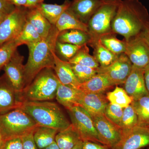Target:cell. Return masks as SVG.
Segmentation results:
<instances>
[{
  "label": "cell",
  "instance_id": "1",
  "mask_svg": "<svg viewBox=\"0 0 149 149\" xmlns=\"http://www.w3.org/2000/svg\"><path fill=\"white\" fill-rule=\"evenodd\" d=\"M149 22L148 11L139 0H121L112 22V30L128 41L139 36Z\"/></svg>",
  "mask_w": 149,
  "mask_h": 149
},
{
  "label": "cell",
  "instance_id": "2",
  "mask_svg": "<svg viewBox=\"0 0 149 149\" xmlns=\"http://www.w3.org/2000/svg\"><path fill=\"white\" fill-rule=\"evenodd\" d=\"M59 32L55 26L53 25L46 38L27 46L29 57L27 63L24 65L25 87L30 84L36 75L43 69L46 68L54 69L56 43Z\"/></svg>",
  "mask_w": 149,
  "mask_h": 149
},
{
  "label": "cell",
  "instance_id": "3",
  "mask_svg": "<svg viewBox=\"0 0 149 149\" xmlns=\"http://www.w3.org/2000/svg\"><path fill=\"white\" fill-rule=\"evenodd\" d=\"M29 115L38 126L61 131L71 125L57 104L48 101H24L19 107Z\"/></svg>",
  "mask_w": 149,
  "mask_h": 149
},
{
  "label": "cell",
  "instance_id": "4",
  "mask_svg": "<svg viewBox=\"0 0 149 149\" xmlns=\"http://www.w3.org/2000/svg\"><path fill=\"white\" fill-rule=\"evenodd\" d=\"M59 82L53 68L43 69L19 94L22 102L52 100L56 98Z\"/></svg>",
  "mask_w": 149,
  "mask_h": 149
},
{
  "label": "cell",
  "instance_id": "5",
  "mask_svg": "<svg viewBox=\"0 0 149 149\" xmlns=\"http://www.w3.org/2000/svg\"><path fill=\"white\" fill-rule=\"evenodd\" d=\"M38 125L20 108L0 115V134L4 141L21 138L33 132Z\"/></svg>",
  "mask_w": 149,
  "mask_h": 149
},
{
  "label": "cell",
  "instance_id": "6",
  "mask_svg": "<svg viewBox=\"0 0 149 149\" xmlns=\"http://www.w3.org/2000/svg\"><path fill=\"white\" fill-rule=\"evenodd\" d=\"M121 0H103L102 3L90 19L88 23L91 40H98L108 34H114L111 24Z\"/></svg>",
  "mask_w": 149,
  "mask_h": 149
},
{
  "label": "cell",
  "instance_id": "7",
  "mask_svg": "<svg viewBox=\"0 0 149 149\" xmlns=\"http://www.w3.org/2000/svg\"><path fill=\"white\" fill-rule=\"evenodd\" d=\"M71 124L80 135L83 141L102 144L91 115L82 107L76 106L67 110Z\"/></svg>",
  "mask_w": 149,
  "mask_h": 149
},
{
  "label": "cell",
  "instance_id": "8",
  "mask_svg": "<svg viewBox=\"0 0 149 149\" xmlns=\"http://www.w3.org/2000/svg\"><path fill=\"white\" fill-rule=\"evenodd\" d=\"M27 9L24 7H15L4 19L0 25V46L19 35L26 22Z\"/></svg>",
  "mask_w": 149,
  "mask_h": 149
},
{
  "label": "cell",
  "instance_id": "9",
  "mask_svg": "<svg viewBox=\"0 0 149 149\" xmlns=\"http://www.w3.org/2000/svg\"><path fill=\"white\" fill-rule=\"evenodd\" d=\"M133 64L124 53L120 54L109 65L99 67L97 73L104 74L114 86L124 84L132 70Z\"/></svg>",
  "mask_w": 149,
  "mask_h": 149
},
{
  "label": "cell",
  "instance_id": "10",
  "mask_svg": "<svg viewBox=\"0 0 149 149\" xmlns=\"http://www.w3.org/2000/svg\"><path fill=\"white\" fill-rule=\"evenodd\" d=\"M149 146V127L137 125L122 131L121 139L111 149H142Z\"/></svg>",
  "mask_w": 149,
  "mask_h": 149
},
{
  "label": "cell",
  "instance_id": "11",
  "mask_svg": "<svg viewBox=\"0 0 149 149\" xmlns=\"http://www.w3.org/2000/svg\"><path fill=\"white\" fill-rule=\"evenodd\" d=\"M93 119L102 144L111 149L120 141L121 130L104 115L94 116Z\"/></svg>",
  "mask_w": 149,
  "mask_h": 149
},
{
  "label": "cell",
  "instance_id": "12",
  "mask_svg": "<svg viewBox=\"0 0 149 149\" xmlns=\"http://www.w3.org/2000/svg\"><path fill=\"white\" fill-rule=\"evenodd\" d=\"M24 60V56L17 50L3 69L4 74L19 94L22 93L26 85L24 65L23 63Z\"/></svg>",
  "mask_w": 149,
  "mask_h": 149
},
{
  "label": "cell",
  "instance_id": "13",
  "mask_svg": "<svg viewBox=\"0 0 149 149\" xmlns=\"http://www.w3.org/2000/svg\"><path fill=\"white\" fill-rule=\"evenodd\" d=\"M125 41L124 54L133 65L144 69L149 64V47L139 35Z\"/></svg>",
  "mask_w": 149,
  "mask_h": 149
},
{
  "label": "cell",
  "instance_id": "14",
  "mask_svg": "<svg viewBox=\"0 0 149 149\" xmlns=\"http://www.w3.org/2000/svg\"><path fill=\"white\" fill-rule=\"evenodd\" d=\"M21 103L19 94L6 74L0 76V115L19 107Z\"/></svg>",
  "mask_w": 149,
  "mask_h": 149
},
{
  "label": "cell",
  "instance_id": "15",
  "mask_svg": "<svg viewBox=\"0 0 149 149\" xmlns=\"http://www.w3.org/2000/svg\"><path fill=\"white\" fill-rule=\"evenodd\" d=\"M144 69L133 65L124 84V89L133 101L149 94L144 80Z\"/></svg>",
  "mask_w": 149,
  "mask_h": 149
},
{
  "label": "cell",
  "instance_id": "16",
  "mask_svg": "<svg viewBox=\"0 0 149 149\" xmlns=\"http://www.w3.org/2000/svg\"><path fill=\"white\" fill-rule=\"evenodd\" d=\"M108 104L107 97L103 93L94 94L80 91L78 98L79 106L88 112L92 118L104 115L105 110Z\"/></svg>",
  "mask_w": 149,
  "mask_h": 149
},
{
  "label": "cell",
  "instance_id": "17",
  "mask_svg": "<svg viewBox=\"0 0 149 149\" xmlns=\"http://www.w3.org/2000/svg\"><path fill=\"white\" fill-rule=\"evenodd\" d=\"M103 0H72L68 8L80 21L88 24Z\"/></svg>",
  "mask_w": 149,
  "mask_h": 149
},
{
  "label": "cell",
  "instance_id": "18",
  "mask_svg": "<svg viewBox=\"0 0 149 149\" xmlns=\"http://www.w3.org/2000/svg\"><path fill=\"white\" fill-rule=\"evenodd\" d=\"M54 58V70L60 82L63 85L78 90L80 83L74 75L71 64L68 61L61 59L56 54Z\"/></svg>",
  "mask_w": 149,
  "mask_h": 149
},
{
  "label": "cell",
  "instance_id": "19",
  "mask_svg": "<svg viewBox=\"0 0 149 149\" xmlns=\"http://www.w3.org/2000/svg\"><path fill=\"white\" fill-rule=\"evenodd\" d=\"M80 90L63 85L59 82L56 98L59 104L66 110L74 107L79 106L78 104Z\"/></svg>",
  "mask_w": 149,
  "mask_h": 149
},
{
  "label": "cell",
  "instance_id": "20",
  "mask_svg": "<svg viewBox=\"0 0 149 149\" xmlns=\"http://www.w3.org/2000/svg\"><path fill=\"white\" fill-rule=\"evenodd\" d=\"M113 86L105 75L97 73L88 81L80 84L78 90L85 93L101 94Z\"/></svg>",
  "mask_w": 149,
  "mask_h": 149
},
{
  "label": "cell",
  "instance_id": "21",
  "mask_svg": "<svg viewBox=\"0 0 149 149\" xmlns=\"http://www.w3.org/2000/svg\"><path fill=\"white\" fill-rule=\"evenodd\" d=\"M26 20L32 24L42 39L48 36L53 26L37 8H28Z\"/></svg>",
  "mask_w": 149,
  "mask_h": 149
},
{
  "label": "cell",
  "instance_id": "22",
  "mask_svg": "<svg viewBox=\"0 0 149 149\" xmlns=\"http://www.w3.org/2000/svg\"><path fill=\"white\" fill-rule=\"evenodd\" d=\"M55 26L60 32L64 30L78 29L88 33V24L80 21L68 9L63 13Z\"/></svg>",
  "mask_w": 149,
  "mask_h": 149
},
{
  "label": "cell",
  "instance_id": "23",
  "mask_svg": "<svg viewBox=\"0 0 149 149\" xmlns=\"http://www.w3.org/2000/svg\"><path fill=\"white\" fill-rule=\"evenodd\" d=\"M71 1L65 0L61 5L42 3L37 8L52 25H55L63 13L69 8Z\"/></svg>",
  "mask_w": 149,
  "mask_h": 149
},
{
  "label": "cell",
  "instance_id": "24",
  "mask_svg": "<svg viewBox=\"0 0 149 149\" xmlns=\"http://www.w3.org/2000/svg\"><path fill=\"white\" fill-rule=\"evenodd\" d=\"M91 37L88 32L78 29H70L61 31L59 33L57 41L77 46L88 45Z\"/></svg>",
  "mask_w": 149,
  "mask_h": 149
},
{
  "label": "cell",
  "instance_id": "25",
  "mask_svg": "<svg viewBox=\"0 0 149 149\" xmlns=\"http://www.w3.org/2000/svg\"><path fill=\"white\" fill-rule=\"evenodd\" d=\"M81 140L80 135L71 123L68 128L58 132L55 142L60 149H71Z\"/></svg>",
  "mask_w": 149,
  "mask_h": 149
},
{
  "label": "cell",
  "instance_id": "26",
  "mask_svg": "<svg viewBox=\"0 0 149 149\" xmlns=\"http://www.w3.org/2000/svg\"><path fill=\"white\" fill-rule=\"evenodd\" d=\"M94 49L93 56L100 66L106 67L111 64L117 58V55L113 53L102 44L100 39L89 44Z\"/></svg>",
  "mask_w": 149,
  "mask_h": 149
},
{
  "label": "cell",
  "instance_id": "27",
  "mask_svg": "<svg viewBox=\"0 0 149 149\" xmlns=\"http://www.w3.org/2000/svg\"><path fill=\"white\" fill-rule=\"evenodd\" d=\"M58 130L54 128L38 126L35 128L33 136L35 143L39 149H43L55 142Z\"/></svg>",
  "mask_w": 149,
  "mask_h": 149
},
{
  "label": "cell",
  "instance_id": "28",
  "mask_svg": "<svg viewBox=\"0 0 149 149\" xmlns=\"http://www.w3.org/2000/svg\"><path fill=\"white\" fill-rule=\"evenodd\" d=\"M131 105L138 117V125L149 127V94L133 101Z\"/></svg>",
  "mask_w": 149,
  "mask_h": 149
},
{
  "label": "cell",
  "instance_id": "29",
  "mask_svg": "<svg viewBox=\"0 0 149 149\" xmlns=\"http://www.w3.org/2000/svg\"><path fill=\"white\" fill-rule=\"evenodd\" d=\"M87 45H83L74 56L68 61L71 64H79L97 70L100 64L95 57L90 54Z\"/></svg>",
  "mask_w": 149,
  "mask_h": 149
},
{
  "label": "cell",
  "instance_id": "30",
  "mask_svg": "<svg viewBox=\"0 0 149 149\" xmlns=\"http://www.w3.org/2000/svg\"><path fill=\"white\" fill-rule=\"evenodd\" d=\"M15 39L19 46L22 45L28 46L39 42L42 39L32 24L26 20L21 32Z\"/></svg>",
  "mask_w": 149,
  "mask_h": 149
},
{
  "label": "cell",
  "instance_id": "31",
  "mask_svg": "<svg viewBox=\"0 0 149 149\" xmlns=\"http://www.w3.org/2000/svg\"><path fill=\"white\" fill-rule=\"evenodd\" d=\"M106 97L110 103L123 109L131 104L133 101L123 88L117 86L114 90L107 93Z\"/></svg>",
  "mask_w": 149,
  "mask_h": 149
},
{
  "label": "cell",
  "instance_id": "32",
  "mask_svg": "<svg viewBox=\"0 0 149 149\" xmlns=\"http://www.w3.org/2000/svg\"><path fill=\"white\" fill-rule=\"evenodd\" d=\"M100 40L102 44L113 53L119 55L125 53V40H119L116 37L115 34L104 35L100 38Z\"/></svg>",
  "mask_w": 149,
  "mask_h": 149
},
{
  "label": "cell",
  "instance_id": "33",
  "mask_svg": "<svg viewBox=\"0 0 149 149\" xmlns=\"http://www.w3.org/2000/svg\"><path fill=\"white\" fill-rule=\"evenodd\" d=\"M138 125V119L132 105L123 109L121 121L119 125L121 131H125L132 129Z\"/></svg>",
  "mask_w": 149,
  "mask_h": 149
},
{
  "label": "cell",
  "instance_id": "34",
  "mask_svg": "<svg viewBox=\"0 0 149 149\" xmlns=\"http://www.w3.org/2000/svg\"><path fill=\"white\" fill-rule=\"evenodd\" d=\"M19 47L15 39L4 43L0 46V70L10 60Z\"/></svg>",
  "mask_w": 149,
  "mask_h": 149
},
{
  "label": "cell",
  "instance_id": "35",
  "mask_svg": "<svg viewBox=\"0 0 149 149\" xmlns=\"http://www.w3.org/2000/svg\"><path fill=\"white\" fill-rule=\"evenodd\" d=\"M71 66L74 75L80 84L88 81L97 74V70L92 68L79 64H71Z\"/></svg>",
  "mask_w": 149,
  "mask_h": 149
},
{
  "label": "cell",
  "instance_id": "36",
  "mask_svg": "<svg viewBox=\"0 0 149 149\" xmlns=\"http://www.w3.org/2000/svg\"><path fill=\"white\" fill-rule=\"evenodd\" d=\"M83 46L75 45L57 41L56 53H57L61 57L66 60V61H68L74 56Z\"/></svg>",
  "mask_w": 149,
  "mask_h": 149
},
{
  "label": "cell",
  "instance_id": "37",
  "mask_svg": "<svg viewBox=\"0 0 149 149\" xmlns=\"http://www.w3.org/2000/svg\"><path fill=\"white\" fill-rule=\"evenodd\" d=\"M123 111V108L109 103L105 110L104 115L109 120L119 127Z\"/></svg>",
  "mask_w": 149,
  "mask_h": 149
},
{
  "label": "cell",
  "instance_id": "38",
  "mask_svg": "<svg viewBox=\"0 0 149 149\" xmlns=\"http://www.w3.org/2000/svg\"><path fill=\"white\" fill-rule=\"evenodd\" d=\"M2 149H23L21 138H13L4 141Z\"/></svg>",
  "mask_w": 149,
  "mask_h": 149
},
{
  "label": "cell",
  "instance_id": "39",
  "mask_svg": "<svg viewBox=\"0 0 149 149\" xmlns=\"http://www.w3.org/2000/svg\"><path fill=\"white\" fill-rule=\"evenodd\" d=\"M34 131L21 137L23 149H39L34 140Z\"/></svg>",
  "mask_w": 149,
  "mask_h": 149
},
{
  "label": "cell",
  "instance_id": "40",
  "mask_svg": "<svg viewBox=\"0 0 149 149\" xmlns=\"http://www.w3.org/2000/svg\"><path fill=\"white\" fill-rule=\"evenodd\" d=\"M83 149H111L102 144L90 141H83Z\"/></svg>",
  "mask_w": 149,
  "mask_h": 149
},
{
  "label": "cell",
  "instance_id": "41",
  "mask_svg": "<svg viewBox=\"0 0 149 149\" xmlns=\"http://www.w3.org/2000/svg\"><path fill=\"white\" fill-rule=\"evenodd\" d=\"M15 8V6L9 2L8 0H0V11L10 14Z\"/></svg>",
  "mask_w": 149,
  "mask_h": 149
},
{
  "label": "cell",
  "instance_id": "42",
  "mask_svg": "<svg viewBox=\"0 0 149 149\" xmlns=\"http://www.w3.org/2000/svg\"><path fill=\"white\" fill-rule=\"evenodd\" d=\"M139 35L143 40L149 48V22Z\"/></svg>",
  "mask_w": 149,
  "mask_h": 149
},
{
  "label": "cell",
  "instance_id": "43",
  "mask_svg": "<svg viewBox=\"0 0 149 149\" xmlns=\"http://www.w3.org/2000/svg\"><path fill=\"white\" fill-rule=\"evenodd\" d=\"M44 0H27L26 8H36L37 6L44 2Z\"/></svg>",
  "mask_w": 149,
  "mask_h": 149
},
{
  "label": "cell",
  "instance_id": "44",
  "mask_svg": "<svg viewBox=\"0 0 149 149\" xmlns=\"http://www.w3.org/2000/svg\"><path fill=\"white\" fill-rule=\"evenodd\" d=\"M144 76L146 88L149 93V64L144 68Z\"/></svg>",
  "mask_w": 149,
  "mask_h": 149
},
{
  "label": "cell",
  "instance_id": "45",
  "mask_svg": "<svg viewBox=\"0 0 149 149\" xmlns=\"http://www.w3.org/2000/svg\"><path fill=\"white\" fill-rule=\"evenodd\" d=\"M9 2L15 7H26L27 0H8Z\"/></svg>",
  "mask_w": 149,
  "mask_h": 149
},
{
  "label": "cell",
  "instance_id": "46",
  "mask_svg": "<svg viewBox=\"0 0 149 149\" xmlns=\"http://www.w3.org/2000/svg\"><path fill=\"white\" fill-rule=\"evenodd\" d=\"M43 149H60L59 148L56 143V142H54L52 144L49 145V146H48L47 147H46V148H44Z\"/></svg>",
  "mask_w": 149,
  "mask_h": 149
},
{
  "label": "cell",
  "instance_id": "47",
  "mask_svg": "<svg viewBox=\"0 0 149 149\" xmlns=\"http://www.w3.org/2000/svg\"><path fill=\"white\" fill-rule=\"evenodd\" d=\"M8 14H9L0 11V25H1L4 19H5Z\"/></svg>",
  "mask_w": 149,
  "mask_h": 149
},
{
  "label": "cell",
  "instance_id": "48",
  "mask_svg": "<svg viewBox=\"0 0 149 149\" xmlns=\"http://www.w3.org/2000/svg\"><path fill=\"white\" fill-rule=\"evenodd\" d=\"M83 141L81 140L71 149H83Z\"/></svg>",
  "mask_w": 149,
  "mask_h": 149
},
{
  "label": "cell",
  "instance_id": "49",
  "mask_svg": "<svg viewBox=\"0 0 149 149\" xmlns=\"http://www.w3.org/2000/svg\"><path fill=\"white\" fill-rule=\"evenodd\" d=\"M4 142V141L3 140L2 137L0 134V149H2Z\"/></svg>",
  "mask_w": 149,
  "mask_h": 149
},
{
  "label": "cell",
  "instance_id": "50",
  "mask_svg": "<svg viewBox=\"0 0 149 149\" xmlns=\"http://www.w3.org/2000/svg\"><path fill=\"white\" fill-rule=\"evenodd\" d=\"M149 149V148H147V149Z\"/></svg>",
  "mask_w": 149,
  "mask_h": 149
},
{
  "label": "cell",
  "instance_id": "51",
  "mask_svg": "<svg viewBox=\"0 0 149 149\" xmlns=\"http://www.w3.org/2000/svg\"></svg>",
  "mask_w": 149,
  "mask_h": 149
}]
</instances>
